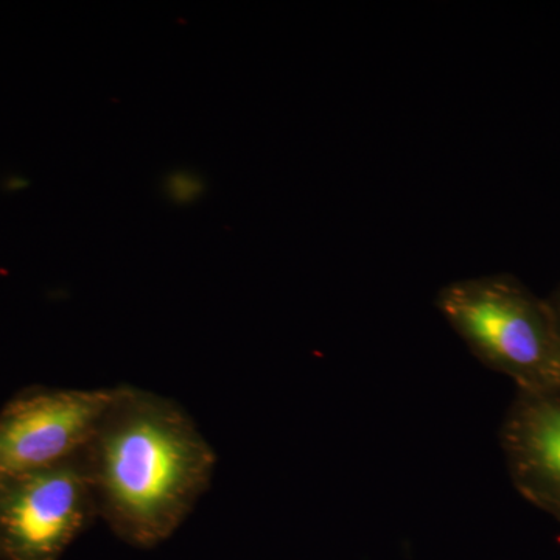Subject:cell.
Here are the masks:
<instances>
[{
  "mask_svg": "<svg viewBox=\"0 0 560 560\" xmlns=\"http://www.w3.org/2000/svg\"><path fill=\"white\" fill-rule=\"evenodd\" d=\"M165 187H167L168 197L178 205L197 200L205 190L202 180L189 172L173 173Z\"/></svg>",
  "mask_w": 560,
  "mask_h": 560,
  "instance_id": "obj_6",
  "label": "cell"
},
{
  "mask_svg": "<svg viewBox=\"0 0 560 560\" xmlns=\"http://www.w3.org/2000/svg\"><path fill=\"white\" fill-rule=\"evenodd\" d=\"M83 453L0 480V560H61L97 517Z\"/></svg>",
  "mask_w": 560,
  "mask_h": 560,
  "instance_id": "obj_3",
  "label": "cell"
},
{
  "mask_svg": "<svg viewBox=\"0 0 560 560\" xmlns=\"http://www.w3.org/2000/svg\"><path fill=\"white\" fill-rule=\"evenodd\" d=\"M116 394L117 386L16 394L0 411V480L81 455Z\"/></svg>",
  "mask_w": 560,
  "mask_h": 560,
  "instance_id": "obj_4",
  "label": "cell"
},
{
  "mask_svg": "<svg viewBox=\"0 0 560 560\" xmlns=\"http://www.w3.org/2000/svg\"><path fill=\"white\" fill-rule=\"evenodd\" d=\"M97 517L131 547L171 539L212 482L217 455L168 397L117 386L83 453Z\"/></svg>",
  "mask_w": 560,
  "mask_h": 560,
  "instance_id": "obj_1",
  "label": "cell"
},
{
  "mask_svg": "<svg viewBox=\"0 0 560 560\" xmlns=\"http://www.w3.org/2000/svg\"><path fill=\"white\" fill-rule=\"evenodd\" d=\"M558 320H559L558 330H559V337H560V301H559V307H558Z\"/></svg>",
  "mask_w": 560,
  "mask_h": 560,
  "instance_id": "obj_7",
  "label": "cell"
},
{
  "mask_svg": "<svg viewBox=\"0 0 560 560\" xmlns=\"http://www.w3.org/2000/svg\"><path fill=\"white\" fill-rule=\"evenodd\" d=\"M501 444L522 492L560 514V389L523 390Z\"/></svg>",
  "mask_w": 560,
  "mask_h": 560,
  "instance_id": "obj_5",
  "label": "cell"
},
{
  "mask_svg": "<svg viewBox=\"0 0 560 560\" xmlns=\"http://www.w3.org/2000/svg\"><path fill=\"white\" fill-rule=\"evenodd\" d=\"M436 307L470 352L523 390L560 389V337L539 305L503 278L456 280Z\"/></svg>",
  "mask_w": 560,
  "mask_h": 560,
  "instance_id": "obj_2",
  "label": "cell"
}]
</instances>
